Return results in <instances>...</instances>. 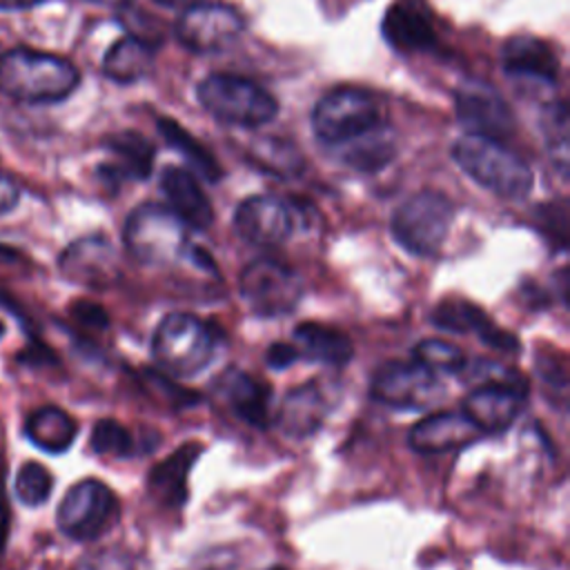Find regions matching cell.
<instances>
[{
    "label": "cell",
    "instance_id": "e575fe53",
    "mask_svg": "<svg viewBox=\"0 0 570 570\" xmlns=\"http://www.w3.org/2000/svg\"><path fill=\"white\" fill-rule=\"evenodd\" d=\"M537 223H539L541 232L548 238H552V243H557L559 247H566V240H568V205H566V200L541 205L537 209Z\"/></svg>",
    "mask_w": 570,
    "mask_h": 570
},
{
    "label": "cell",
    "instance_id": "7a4b0ae2",
    "mask_svg": "<svg viewBox=\"0 0 570 570\" xmlns=\"http://www.w3.org/2000/svg\"><path fill=\"white\" fill-rule=\"evenodd\" d=\"M454 163L481 187L505 200H521L532 189V169L501 140L465 134L452 147Z\"/></svg>",
    "mask_w": 570,
    "mask_h": 570
},
{
    "label": "cell",
    "instance_id": "3957f363",
    "mask_svg": "<svg viewBox=\"0 0 570 570\" xmlns=\"http://www.w3.org/2000/svg\"><path fill=\"white\" fill-rule=\"evenodd\" d=\"M381 127H385V111L379 98L358 87L327 91L312 111L314 136L327 147L345 145Z\"/></svg>",
    "mask_w": 570,
    "mask_h": 570
},
{
    "label": "cell",
    "instance_id": "4316f807",
    "mask_svg": "<svg viewBox=\"0 0 570 570\" xmlns=\"http://www.w3.org/2000/svg\"><path fill=\"white\" fill-rule=\"evenodd\" d=\"M151 67L154 47L140 36H122L107 49L102 58V73L120 85L145 78L151 71Z\"/></svg>",
    "mask_w": 570,
    "mask_h": 570
},
{
    "label": "cell",
    "instance_id": "9c48e42d",
    "mask_svg": "<svg viewBox=\"0 0 570 570\" xmlns=\"http://www.w3.org/2000/svg\"><path fill=\"white\" fill-rule=\"evenodd\" d=\"M240 298L256 316L276 318L292 314L303 298V285L294 269L276 258H258L240 272Z\"/></svg>",
    "mask_w": 570,
    "mask_h": 570
},
{
    "label": "cell",
    "instance_id": "8992f818",
    "mask_svg": "<svg viewBox=\"0 0 570 570\" xmlns=\"http://www.w3.org/2000/svg\"><path fill=\"white\" fill-rule=\"evenodd\" d=\"M198 100L216 120L236 127H261L278 114V102L267 89L232 73L207 76L198 85Z\"/></svg>",
    "mask_w": 570,
    "mask_h": 570
},
{
    "label": "cell",
    "instance_id": "60d3db41",
    "mask_svg": "<svg viewBox=\"0 0 570 570\" xmlns=\"http://www.w3.org/2000/svg\"><path fill=\"white\" fill-rule=\"evenodd\" d=\"M156 2H160V4H165V7H174V9H178V7H189V4H194V2H198V0H156Z\"/></svg>",
    "mask_w": 570,
    "mask_h": 570
},
{
    "label": "cell",
    "instance_id": "5b68a950",
    "mask_svg": "<svg viewBox=\"0 0 570 570\" xmlns=\"http://www.w3.org/2000/svg\"><path fill=\"white\" fill-rule=\"evenodd\" d=\"M452 220L454 203L436 189H421L396 207L390 232L405 252L430 258L441 252Z\"/></svg>",
    "mask_w": 570,
    "mask_h": 570
},
{
    "label": "cell",
    "instance_id": "836d02e7",
    "mask_svg": "<svg viewBox=\"0 0 570 570\" xmlns=\"http://www.w3.org/2000/svg\"><path fill=\"white\" fill-rule=\"evenodd\" d=\"M89 445L96 454L125 459V456H131L134 452V436L116 419H100L91 430Z\"/></svg>",
    "mask_w": 570,
    "mask_h": 570
},
{
    "label": "cell",
    "instance_id": "4dcf8cb0",
    "mask_svg": "<svg viewBox=\"0 0 570 570\" xmlns=\"http://www.w3.org/2000/svg\"><path fill=\"white\" fill-rule=\"evenodd\" d=\"M249 158L252 163L261 165L265 171H272L278 176H296L303 169L301 154L292 145L276 138L258 140L254 151H249Z\"/></svg>",
    "mask_w": 570,
    "mask_h": 570
},
{
    "label": "cell",
    "instance_id": "83f0119b",
    "mask_svg": "<svg viewBox=\"0 0 570 570\" xmlns=\"http://www.w3.org/2000/svg\"><path fill=\"white\" fill-rule=\"evenodd\" d=\"M158 134L165 138V142L176 149L187 163L189 167L205 180L216 183L223 178V169L218 165V160L214 158V154L200 142L196 140L180 122L171 120V118H158Z\"/></svg>",
    "mask_w": 570,
    "mask_h": 570
},
{
    "label": "cell",
    "instance_id": "d6986e66",
    "mask_svg": "<svg viewBox=\"0 0 570 570\" xmlns=\"http://www.w3.org/2000/svg\"><path fill=\"white\" fill-rule=\"evenodd\" d=\"M501 65L510 78L534 82V85H554L559 78V60L554 49L537 36H512L501 49Z\"/></svg>",
    "mask_w": 570,
    "mask_h": 570
},
{
    "label": "cell",
    "instance_id": "7bdbcfd3",
    "mask_svg": "<svg viewBox=\"0 0 570 570\" xmlns=\"http://www.w3.org/2000/svg\"><path fill=\"white\" fill-rule=\"evenodd\" d=\"M2 334H4V323L0 321V338H2Z\"/></svg>",
    "mask_w": 570,
    "mask_h": 570
},
{
    "label": "cell",
    "instance_id": "8d00e7d4",
    "mask_svg": "<svg viewBox=\"0 0 570 570\" xmlns=\"http://www.w3.org/2000/svg\"><path fill=\"white\" fill-rule=\"evenodd\" d=\"M298 358V350L287 345V343H272L265 352V361L272 370H283L289 367Z\"/></svg>",
    "mask_w": 570,
    "mask_h": 570
},
{
    "label": "cell",
    "instance_id": "e0dca14e",
    "mask_svg": "<svg viewBox=\"0 0 570 570\" xmlns=\"http://www.w3.org/2000/svg\"><path fill=\"white\" fill-rule=\"evenodd\" d=\"M432 323L441 330L456 332V334H476L488 345L514 352L519 350V341L508 334L505 330L497 327L490 316L474 303L459 298V296H445L436 303L432 309Z\"/></svg>",
    "mask_w": 570,
    "mask_h": 570
},
{
    "label": "cell",
    "instance_id": "ffe728a7",
    "mask_svg": "<svg viewBox=\"0 0 570 570\" xmlns=\"http://www.w3.org/2000/svg\"><path fill=\"white\" fill-rule=\"evenodd\" d=\"M160 189L169 209L194 229H207L214 220V209L196 176L183 167H165L160 174Z\"/></svg>",
    "mask_w": 570,
    "mask_h": 570
},
{
    "label": "cell",
    "instance_id": "f35d334b",
    "mask_svg": "<svg viewBox=\"0 0 570 570\" xmlns=\"http://www.w3.org/2000/svg\"><path fill=\"white\" fill-rule=\"evenodd\" d=\"M42 0H0V9L4 11H11V9H27V7H33Z\"/></svg>",
    "mask_w": 570,
    "mask_h": 570
},
{
    "label": "cell",
    "instance_id": "9a60e30c",
    "mask_svg": "<svg viewBox=\"0 0 570 570\" xmlns=\"http://www.w3.org/2000/svg\"><path fill=\"white\" fill-rule=\"evenodd\" d=\"M383 38L401 53L428 51L436 45L434 13L428 0H394L381 22Z\"/></svg>",
    "mask_w": 570,
    "mask_h": 570
},
{
    "label": "cell",
    "instance_id": "8fae6325",
    "mask_svg": "<svg viewBox=\"0 0 570 570\" xmlns=\"http://www.w3.org/2000/svg\"><path fill=\"white\" fill-rule=\"evenodd\" d=\"M245 31L243 16L223 2H194L176 22L178 42L194 53H220Z\"/></svg>",
    "mask_w": 570,
    "mask_h": 570
},
{
    "label": "cell",
    "instance_id": "5bb4252c",
    "mask_svg": "<svg viewBox=\"0 0 570 570\" xmlns=\"http://www.w3.org/2000/svg\"><path fill=\"white\" fill-rule=\"evenodd\" d=\"M236 234L258 247H274L285 243L294 232V214L285 200L276 196H249L234 214Z\"/></svg>",
    "mask_w": 570,
    "mask_h": 570
},
{
    "label": "cell",
    "instance_id": "7c38bea8",
    "mask_svg": "<svg viewBox=\"0 0 570 570\" xmlns=\"http://www.w3.org/2000/svg\"><path fill=\"white\" fill-rule=\"evenodd\" d=\"M454 109L468 134L485 138H510L517 129L514 114L505 98L490 82L468 78L454 94Z\"/></svg>",
    "mask_w": 570,
    "mask_h": 570
},
{
    "label": "cell",
    "instance_id": "1f68e13d",
    "mask_svg": "<svg viewBox=\"0 0 570 570\" xmlns=\"http://www.w3.org/2000/svg\"><path fill=\"white\" fill-rule=\"evenodd\" d=\"M414 361L430 367L432 372H450V374H459L468 365L465 354L456 345L443 338L419 341L414 347Z\"/></svg>",
    "mask_w": 570,
    "mask_h": 570
},
{
    "label": "cell",
    "instance_id": "603a6c76",
    "mask_svg": "<svg viewBox=\"0 0 570 570\" xmlns=\"http://www.w3.org/2000/svg\"><path fill=\"white\" fill-rule=\"evenodd\" d=\"M325 416V399L316 383H305L285 394L276 423L281 432L292 439H305L314 434Z\"/></svg>",
    "mask_w": 570,
    "mask_h": 570
},
{
    "label": "cell",
    "instance_id": "d6a6232c",
    "mask_svg": "<svg viewBox=\"0 0 570 570\" xmlns=\"http://www.w3.org/2000/svg\"><path fill=\"white\" fill-rule=\"evenodd\" d=\"M13 488H16V497L20 499V503H24L29 508H38V505L47 503V499L51 497L53 476L45 465H40L36 461H27L20 465Z\"/></svg>",
    "mask_w": 570,
    "mask_h": 570
},
{
    "label": "cell",
    "instance_id": "30bf717a",
    "mask_svg": "<svg viewBox=\"0 0 570 570\" xmlns=\"http://www.w3.org/2000/svg\"><path fill=\"white\" fill-rule=\"evenodd\" d=\"M370 394L376 403L396 410H428L443 394V385L430 367L419 361L383 363L370 383Z\"/></svg>",
    "mask_w": 570,
    "mask_h": 570
},
{
    "label": "cell",
    "instance_id": "6da1fadb",
    "mask_svg": "<svg viewBox=\"0 0 570 570\" xmlns=\"http://www.w3.org/2000/svg\"><path fill=\"white\" fill-rule=\"evenodd\" d=\"M78 82L80 71L62 56L31 47L0 53V91L18 102H58L71 96Z\"/></svg>",
    "mask_w": 570,
    "mask_h": 570
},
{
    "label": "cell",
    "instance_id": "4fadbf2b",
    "mask_svg": "<svg viewBox=\"0 0 570 570\" xmlns=\"http://www.w3.org/2000/svg\"><path fill=\"white\" fill-rule=\"evenodd\" d=\"M525 383L521 379H494L483 381L479 387H474L465 401L461 412L483 432H501L505 430L523 410L525 405Z\"/></svg>",
    "mask_w": 570,
    "mask_h": 570
},
{
    "label": "cell",
    "instance_id": "ba28073f",
    "mask_svg": "<svg viewBox=\"0 0 570 570\" xmlns=\"http://www.w3.org/2000/svg\"><path fill=\"white\" fill-rule=\"evenodd\" d=\"M116 519L118 499L111 488L98 479H82L73 483L56 512L60 532L73 541H94L102 537Z\"/></svg>",
    "mask_w": 570,
    "mask_h": 570
},
{
    "label": "cell",
    "instance_id": "d590c367",
    "mask_svg": "<svg viewBox=\"0 0 570 570\" xmlns=\"http://www.w3.org/2000/svg\"><path fill=\"white\" fill-rule=\"evenodd\" d=\"M73 316L85 323V325H91V327H105L107 325V314L100 305L91 303V301H78L73 303Z\"/></svg>",
    "mask_w": 570,
    "mask_h": 570
},
{
    "label": "cell",
    "instance_id": "f546056e",
    "mask_svg": "<svg viewBox=\"0 0 570 570\" xmlns=\"http://www.w3.org/2000/svg\"><path fill=\"white\" fill-rule=\"evenodd\" d=\"M568 107L563 100L546 105L541 114V129L546 138L548 154L557 169L566 176L568 174Z\"/></svg>",
    "mask_w": 570,
    "mask_h": 570
},
{
    "label": "cell",
    "instance_id": "ab89813d",
    "mask_svg": "<svg viewBox=\"0 0 570 570\" xmlns=\"http://www.w3.org/2000/svg\"><path fill=\"white\" fill-rule=\"evenodd\" d=\"M20 256H18V252H13L11 247H4V245H0V261H4V263H9V261H18Z\"/></svg>",
    "mask_w": 570,
    "mask_h": 570
},
{
    "label": "cell",
    "instance_id": "44dd1931",
    "mask_svg": "<svg viewBox=\"0 0 570 570\" xmlns=\"http://www.w3.org/2000/svg\"><path fill=\"white\" fill-rule=\"evenodd\" d=\"M203 445L189 441L176 448L167 459L156 463L147 479L151 499L163 508H180L187 501L189 470L198 461Z\"/></svg>",
    "mask_w": 570,
    "mask_h": 570
},
{
    "label": "cell",
    "instance_id": "cb8c5ba5",
    "mask_svg": "<svg viewBox=\"0 0 570 570\" xmlns=\"http://www.w3.org/2000/svg\"><path fill=\"white\" fill-rule=\"evenodd\" d=\"M105 149L116 158L114 165L102 167V174L116 180L134 178L142 180L151 174L154 147L147 138L136 131H118L105 138Z\"/></svg>",
    "mask_w": 570,
    "mask_h": 570
},
{
    "label": "cell",
    "instance_id": "7402d4cb",
    "mask_svg": "<svg viewBox=\"0 0 570 570\" xmlns=\"http://www.w3.org/2000/svg\"><path fill=\"white\" fill-rule=\"evenodd\" d=\"M218 390L232 412L252 428H265L269 421L267 401L269 390L261 385L254 376L238 367H227L218 379Z\"/></svg>",
    "mask_w": 570,
    "mask_h": 570
},
{
    "label": "cell",
    "instance_id": "f1b7e54d",
    "mask_svg": "<svg viewBox=\"0 0 570 570\" xmlns=\"http://www.w3.org/2000/svg\"><path fill=\"white\" fill-rule=\"evenodd\" d=\"M336 149H341L336 151L338 158L358 171H379L394 156V142L390 138L387 125L345 145H338Z\"/></svg>",
    "mask_w": 570,
    "mask_h": 570
},
{
    "label": "cell",
    "instance_id": "484cf974",
    "mask_svg": "<svg viewBox=\"0 0 570 570\" xmlns=\"http://www.w3.org/2000/svg\"><path fill=\"white\" fill-rule=\"evenodd\" d=\"M24 434L38 450L47 454H62L71 448L78 434V423L65 410L56 405H45L27 416Z\"/></svg>",
    "mask_w": 570,
    "mask_h": 570
},
{
    "label": "cell",
    "instance_id": "277c9868",
    "mask_svg": "<svg viewBox=\"0 0 570 570\" xmlns=\"http://www.w3.org/2000/svg\"><path fill=\"white\" fill-rule=\"evenodd\" d=\"M151 352L165 372L189 379L212 363L216 354V334L198 316L171 312L158 323L151 338Z\"/></svg>",
    "mask_w": 570,
    "mask_h": 570
},
{
    "label": "cell",
    "instance_id": "d4e9b609",
    "mask_svg": "<svg viewBox=\"0 0 570 570\" xmlns=\"http://www.w3.org/2000/svg\"><path fill=\"white\" fill-rule=\"evenodd\" d=\"M294 338L307 358L332 367H343L354 356L352 338L343 330L325 323H301L294 330Z\"/></svg>",
    "mask_w": 570,
    "mask_h": 570
},
{
    "label": "cell",
    "instance_id": "2e32d148",
    "mask_svg": "<svg viewBox=\"0 0 570 570\" xmlns=\"http://www.w3.org/2000/svg\"><path fill=\"white\" fill-rule=\"evenodd\" d=\"M60 272L67 281L82 287H109L118 281V256L100 236H87L71 243L60 254Z\"/></svg>",
    "mask_w": 570,
    "mask_h": 570
},
{
    "label": "cell",
    "instance_id": "74e56055",
    "mask_svg": "<svg viewBox=\"0 0 570 570\" xmlns=\"http://www.w3.org/2000/svg\"><path fill=\"white\" fill-rule=\"evenodd\" d=\"M18 198H20L18 185L9 176L0 174V214L11 212L16 207V203H18Z\"/></svg>",
    "mask_w": 570,
    "mask_h": 570
},
{
    "label": "cell",
    "instance_id": "ac0fdd59",
    "mask_svg": "<svg viewBox=\"0 0 570 570\" xmlns=\"http://www.w3.org/2000/svg\"><path fill=\"white\" fill-rule=\"evenodd\" d=\"M483 432L463 412H434L407 432V445L419 454H441L476 441Z\"/></svg>",
    "mask_w": 570,
    "mask_h": 570
},
{
    "label": "cell",
    "instance_id": "52a82bcc",
    "mask_svg": "<svg viewBox=\"0 0 570 570\" xmlns=\"http://www.w3.org/2000/svg\"><path fill=\"white\" fill-rule=\"evenodd\" d=\"M122 240L127 252L145 265L176 263L187 252V225L156 203L138 205L125 220Z\"/></svg>",
    "mask_w": 570,
    "mask_h": 570
},
{
    "label": "cell",
    "instance_id": "b9f144b4",
    "mask_svg": "<svg viewBox=\"0 0 570 570\" xmlns=\"http://www.w3.org/2000/svg\"><path fill=\"white\" fill-rule=\"evenodd\" d=\"M94 2H105V4H120L125 0H94Z\"/></svg>",
    "mask_w": 570,
    "mask_h": 570
}]
</instances>
